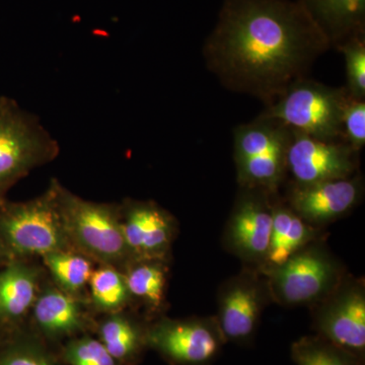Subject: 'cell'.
I'll list each match as a JSON object with an SVG mask.
<instances>
[{
  "mask_svg": "<svg viewBox=\"0 0 365 365\" xmlns=\"http://www.w3.org/2000/svg\"><path fill=\"white\" fill-rule=\"evenodd\" d=\"M331 48L297 0H222L203 56L223 88L268 107Z\"/></svg>",
  "mask_w": 365,
  "mask_h": 365,
  "instance_id": "cell-1",
  "label": "cell"
},
{
  "mask_svg": "<svg viewBox=\"0 0 365 365\" xmlns=\"http://www.w3.org/2000/svg\"><path fill=\"white\" fill-rule=\"evenodd\" d=\"M0 244L11 260L69 251L55 181L33 200H4L0 205Z\"/></svg>",
  "mask_w": 365,
  "mask_h": 365,
  "instance_id": "cell-2",
  "label": "cell"
},
{
  "mask_svg": "<svg viewBox=\"0 0 365 365\" xmlns=\"http://www.w3.org/2000/svg\"><path fill=\"white\" fill-rule=\"evenodd\" d=\"M56 184L60 212L71 242L86 256L102 263H120L131 256L116 207L91 202Z\"/></svg>",
  "mask_w": 365,
  "mask_h": 365,
  "instance_id": "cell-3",
  "label": "cell"
},
{
  "mask_svg": "<svg viewBox=\"0 0 365 365\" xmlns=\"http://www.w3.org/2000/svg\"><path fill=\"white\" fill-rule=\"evenodd\" d=\"M349 93L309 78L295 81L261 113L288 128L322 139H341V117Z\"/></svg>",
  "mask_w": 365,
  "mask_h": 365,
  "instance_id": "cell-4",
  "label": "cell"
},
{
  "mask_svg": "<svg viewBox=\"0 0 365 365\" xmlns=\"http://www.w3.org/2000/svg\"><path fill=\"white\" fill-rule=\"evenodd\" d=\"M58 153V143L35 115L14 101L0 98V188L9 189Z\"/></svg>",
  "mask_w": 365,
  "mask_h": 365,
  "instance_id": "cell-5",
  "label": "cell"
},
{
  "mask_svg": "<svg viewBox=\"0 0 365 365\" xmlns=\"http://www.w3.org/2000/svg\"><path fill=\"white\" fill-rule=\"evenodd\" d=\"M265 274L269 292L287 306L319 304L343 280L337 261L313 242Z\"/></svg>",
  "mask_w": 365,
  "mask_h": 365,
  "instance_id": "cell-6",
  "label": "cell"
},
{
  "mask_svg": "<svg viewBox=\"0 0 365 365\" xmlns=\"http://www.w3.org/2000/svg\"><path fill=\"white\" fill-rule=\"evenodd\" d=\"M359 153L341 139H322L290 129L287 175L295 185L347 179L359 173Z\"/></svg>",
  "mask_w": 365,
  "mask_h": 365,
  "instance_id": "cell-7",
  "label": "cell"
},
{
  "mask_svg": "<svg viewBox=\"0 0 365 365\" xmlns=\"http://www.w3.org/2000/svg\"><path fill=\"white\" fill-rule=\"evenodd\" d=\"M317 304L314 316L317 336L364 362V283L343 278L335 290Z\"/></svg>",
  "mask_w": 365,
  "mask_h": 365,
  "instance_id": "cell-8",
  "label": "cell"
},
{
  "mask_svg": "<svg viewBox=\"0 0 365 365\" xmlns=\"http://www.w3.org/2000/svg\"><path fill=\"white\" fill-rule=\"evenodd\" d=\"M145 342L173 364L210 365L227 341L216 319H163L145 334Z\"/></svg>",
  "mask_w": 365,
  "mask_h": 365,
  "instance_id": "cell-9",
  "label": "cell"
},
{
  "mask_svg": "<svg viewBox=\"0 0 365 365\" xmlns=\"http://www.w3.org/2000/svg\"><path fill=\"white\" fill-rule=\"evenodd\" d=\"M277 194L241 188L225 230V244L242 260L262 266L267 257Z\"/></svg>",
  "mask_w": 365,
  "mask_h": 365,
  "instance_id": "cell-10",
  "label": "cell"
},
{
  "mask_svg": "<svg viewBox=\"0 0 365 365\" xmlns=\"http://www.w3.org/2000/svg\"><path fill=\"white\" fill-rule=\"evenodd\" d=\"M364 190L360 173L347 179L316 184L292 182L285 202L304 222L319 227L339 220L356 207L364 196Z\"/></svg>",
  "mask_w": 365,
  "mask_h": 365,
  "instance_id": "cell-11",
  "label": "cell"
},
{
  "mask_svg": "<svg viewBox=\"0 0 365 365\" xmlns=\"http://www.w3.org/2000/svg\"><path fill=\"white\" fill-rule=\"evenodd\" d=\"M266 292L268 287H264V283L252 273L241 274L223 285L216 322L225 341L242 345L253 340Z\"/></svg>",
  "mask_w": 365,
  "mask_h": 365,
  "instance_id": "cell-12",
  "label": "cell"
},
{
  "mask_svg": "<svg viewBox=\"0 0 365 365\" xmlns=\"http://www.w3.org/2000/svg\"><path fill=\"white\" fill-rule=\"evenodd\" d=\"M123 210L122 227L131 256L143 261L165 258L174 235L172 216L148 201H130Z\"/></svg>",
  "mask_w": 365,
  "mask_h": 365,
  "instance_id": "cell-13",
  "label": "cell"
},
{
  "mask_svg": "<svg viewBox=\"0 0 365 365\" xmlns=\"http://www.w3.org/2000/svg\"><path fill=\"white\" fill-rule=\"evenodd\" d=\"M331 47L365 36V0H297Z\"/></svg>",
  "mask_w": 365,
  "mask_h": 365,
  "instance_id": "cell-14",
  "label": "cell"
},
{
  "mask_svg": "<svg viewBox=\"0 0 365 365\" xmlns=\"http://www.w3.org/2000/svg\"><path fill=\"white\" fill-rule=\"evenodd\" d=\"M275 197L270 244L265 263L262 266L265 273L279 267L319 237L318 228L304 222L285 201Z\"/></svg>",
  "mask_w": 365,
  "mask_h": 365,
  "instance_id": "cell-15",
  "label": "cell"
},
{
  "mask_svg": "<svg viewBox=\"0 0 365 365\" xmlns=\"http://www.w3.org/2000/svg\"><path fill=\"white\" fill-rule=\"evenodd\" d=\"M38 297V275L23 260L0 268V322H14L32 309Z\"/></svg>",
  "mask_w": 365,
  "mask_h": 365,
  "instance_id": "cell-16",
  "label": "cell"
},
{
  "mask_svg": "<svg viewBox=\"0 0 365 365\" xmlns=\"http://www.w3.org/2000/svg\"><path fill=\"white\" fill-rule=\"evenodd\" d=\"M232 136L235 163L278 148H287L290 128L279 120L260 114L253 121L235 127Z\"/></svg>",
  "mask_w": 365,
  "mask_h": 365,
  "instance_id": "cell-17",
  "label": "cell"
},
{
  "mask_svg": "<svg viewBox=\"0 0 365 365\" xmlns=\"http://www.w3.org/2000/svg\"><path fill=\"white\" fill-rule=\"evenodd\" d=\"M32 309L38 325L51 335L76 331L83 321L78 299L69 292L56 288H49L38 295Z\"/></svg>",
  "mask_w": 365,
  "mask_h": 365,
  "instance_id": "cell-18",
  "label": "cell"
},
{
  "mask_svg": "<svg viewBox=\"0 0 365 365\" xmlns=\"http://www.w3.org/2000/svg\"><path fill=\"white\" fill-rule=\"evenodd\" d=\"M46 266L64 292L73 294L90 282L93 268L86 257L71 251L56 252L43 257Z\"/></svg>",
  "mask_w": 365,
  "mask_h": 365,
  "instance_id": "cell-19",
  "label": "cell"
},
{
  "mask_svg": "<svg viewBox=\"0 0 365 365\" xmlns=\"http://www.w3.org/2000/svg\"><path fill=\"white\" fill-rule=\"evenodd\" d=\"M292 357L297 365H364L356 357L317 335L295 341L292 346Z\"/></svg>",
  "mask_w": 365,
  "mask_h": 365,
  "instance_id": "cell-20",
  "label": "cell"
},
{
  "mask_svg": "<svg viewBox=\"0 0 365 365\" xmlns=\"http://www.w3.org/2000/svg\"><path fill=\"white\" fill-rule=\"evenodd\" d=\"M129 294L153 307L160 306L165 295V269L157 261H143L125 276Z\"/></svg>",
  "mask_w": 365,
  "mask_h": 365,
  "instance_id": "cell-21",
  "label": "cell"
},
{
  "mask_svg": "<svg viewBox=\"0 0 365 365\" xmlns=\"http://www.w3.org/2000/svg\"><path fill=\"white\" fill-rule=\"evenodd\" d=\"M101 342L114 359L133 356L141 342L145 341L140 331L128 319L114 316L108 319L101 328Z\"/></svg>",
  "mask_w": 365,
  "mask_h": 365,
  "instance_id": "cell-22",
  "label": "cell"
},
{
  "mask_svg": "<svg viewBox=\"0 0 365 365\" xmlns=\"http://www.w3.org/2000/svg\"><path fill=\"white\" fill-rule=\"evenodd\" d=\"M90 284L96 304L101 309H119L128 299L125 276L112 267H104L93 272Z\"/></svg>",
  "mask_w": 365,
  "mask_h": 365,
  "instance_id": "cell-23",
  "label": "cell"
},
{
  "mask_svg": "<svg viewBox=\"0 0 365 365\" xmlns=\"http://www.w3.org/2000/svg\"><path fill=\"white\" fill-rule=\"evenodd\" d=\"M336 49L344 56L346 90L351 97L365 100V36L352 38Z\"/></svg>",
  "mask_w": 365,
  "mask_h": 365,
  "instance_id": "cell-24",
  "label": "cell"
},
{
  "mask_svg": "<svg viewBox=\"0 0 365 365\" xmlns=\"http://www.w3.org/2000/svg\"><path fill=\"white\" fill-rule=\"evenodd\" d=\"M341 129L345 143L360 153L365 145V100L348 95L341 117Z\"/></svg>",
  "mask_w": 365,
  "mask_h": 365,
  "instance_id": "cell-25",
  "label": "cell"
},
{
  "mask_svg": "<svg viewBox=\"0 0 365 365\" xmlns=\"http://www.w3.org/2000/svg\"><path fill=\"white\" fill-rule=\"evenodd\" d=\"M66 359L71 365H115V359L101 341L83 338L68 346Z\"/></svg>",
  "mask_w": 365,
  "mask_h": 365,
  "instance_id": "cell-26",
  "label": "cell"
},
{
  "mask_svg": "<svg viewBox=\"0 0 365 365\" xmlns=\"http://www.w3.org/2000/svg\"><path fill=\"white\" fill-rule=\"evenodd\" d=\"M0 365H53L42 353L31 347H14L0 359Z\"/></svg>",
  "mask_w": 365,
  "mask_h": 365,
  "instance_id": "cell-27",
  "label": "cell"
},
{
  "mask_svg": "<svg viewBox=\"0 0 365 365\" xmlns=\"http://www.w3.org/2000/svg\"><path fill=\"white\" fill-rule=\"evenodd\" d=\"M9 261H11V259H9V257L7 256L6 252L4 251V247H2L1 244H0V268H1L2 266L6 265Z\"/></svg>",
  "mask_w": 365,
  "mask_h": 365,
  "instance_id": "cell-28",
  "label": "cell"
},
{
  "mask_svg": "<svg viewBox=\"0 0 365 365\" xmlns=\"http://www.w3.org/2000/svg\"><path fill=\"white\" fill-rule=\"evenodd\" d=\"M6 190L0 188V205L4 202V194H6Z\"/></svg>",
  "mask_w": 365,
  "mask_h": 365,
  "instance_id": "cell-29",
  "label": "cell"
}]
</instances>
